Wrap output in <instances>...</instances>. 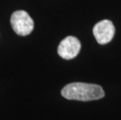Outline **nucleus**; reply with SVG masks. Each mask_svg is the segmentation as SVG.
<instances>
[{
    "mask_svg": "<svg viewBox=\"0 0 121 120\" xmlns=\"http://www.w3.org/2000/svg\"><path fill=\"white\" fill-rule=\"evenodd\" d=\"M10 24L16 34L20 36H27L32 32L35 24L30 15L24 10H17L12 14Z\"/></svg>",
    "mask_w": 121,
    "mask_h": 120,
    "instance_id": "obj_2",
    "label": "nucleus"
},
{
    "mask_svg": "<svg viewBox=\"0 0 121 120\" xmlns=\"http://www.w3.org/2000/svg\"><path fill=\"white\" fill-rule=\"evenodd\" d=\"M81 45L76 37L68 36L62 41L58 46V54L61 58L69 60L79 54Z\"/></svg>",
    "mask_w": 121,
    "mask_h": 120,
    "instance_id": "obj_3",
    "label": "nucleus"
},
{
    "mask_svg": "<svg viewBox=\"0 0 121 120\" xmlns=\"http://www.w3.org/2000/svg\"><path fill=\"white\" fill-rule=\"evenodd\" d=\"M61 94L68 100L88 101L99 100L105 96V92L101 86L93 83H71L62 89Z\"/></svg>",
    "mask_w": 121,
    "mask_h": 120,
    "instance_id": "obj_1",
    "label": "nucleus"
},
{
    "mask_svg": "<svg viewBox=\"0 0 121 120\" xmlns=\"http://www.w3.org/2000/svg\"><path fill=\"white\" fill-rule=\"evenodd\" d=\"M93 34L95 39L100 45L110 42L114 37V25L109 20H103L97 23L93 28Z\"/></svg>",
    "mask_w": 121,
    "mask_h": 120,
    "instance_id": "obj_4",
    "label": "nucleus"
}]
</instances>
